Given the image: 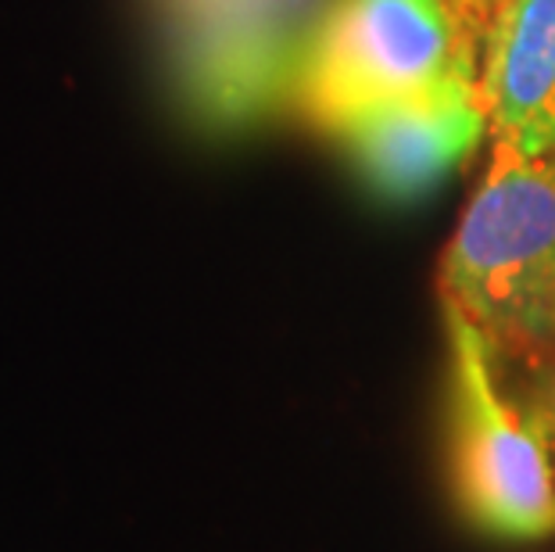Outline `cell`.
<instances>
[{"mask_svg":"<svg viewBox=\"0 0 555 552\" xmlns=\"http://www.w3.org/2000/svg\"><path fill=\"white\" fill-rule=\"evenodd\" d=\"M488 133L480 87L469 79L359 115L334 137L376 194L387 202H412L463 166Z\"/></svg>","mask_w":555,"mask_h":552,"instance_id":"277c9868","label":"cell"},{"mask_svg":"<svg viewBox=\"0 0 555 552\" xmlns=\"http://www.w3.org/2000/svg\"><path fill=\"white\" fill-rule=\"evenodd\" d=\"M548 158H552V162H555V151H552V155H548Z\"/></svg>","mask_w":555,"mask_h":552,"instance_id":"ba28073f","label":"cell"},{"mask_svg":"<svg viewBox=\"0 0 555 552\" xmlns=\"http://www.w3.org/2000/svg\"><path fill=\"white\" fill-rule=\"evenodd\" d=\"M448 4L459 8V11H466V8H488V11H491L494 0H448Z\"/></svg>","mask_w":555,"mask_h":552,"instance_id":"52a82bcc","label":"cell"},{"mask_svg":"<svg viewBox=\"0 0 555 552\" xmlns=\"http://www.w3.org/2000/svg\"><path fill=\"white\" fill-rule=\"evenodd\" d=\"M477 79L463 11L448 0H337L298 65L305 115L337 133L359 115Z\"/></svg>","mask_w":555,"mask_h":552,"instance_id":"3957f363","label":"cell"},{"mask_svg":"<svg viewBox=\"0 0 555 552\" xmlns=\"http://www.w3.org/2000/svg\"><path fill=\"white\" fill-rule=\"evenodd\" d=\"M448 345V474L477 531L509 542L555 535V477L538 416L509 395L499 351L455 305L441 301Z\"/></svg>","mask_w":555,"mask_h":552,"instance_id":"7a4b0ae2","label":"cell"},{"mask_svg":"<svg viewBox=\"0 0 555 552\" xmlns=\"http://www.w3.org/2000/svg\"><path fill=\"white\" fill-rule=\"evenodd\" d=\"M477 87L491 137L519 155L555 151V0H494Z\"/></svg>","mask_w":555,"mask_h":552,"instance_id":"5b68a950","label":"cell"},{"mask_svg":"<svg viewBox=\"0 0 555 552\" xmlns=\"http://www.w3.org/2000/svg\"><path fill=\"white\" fill-rule=\"evenodd\" d=\"M441 301L499 359L555 356V162L494 140L483 180L441 258Z\"/></svg>","mask_w":555,"mask_h":552,"instance_id":"6da1fadb","label":"cell"},{"mask_svg":"<svg viewBox=\"0 0 555 552\" xmlns=\"http://www.w3.org/2000/svg\"><path fill=\"white\" fill-rule=\"evenodd\" d=\"M530 387L519 398L530 406V413L538 416L541 434L548 445V460H552V477H555V356H545L538 362H530Z\"/></svg>","mask_w":555,"mask_h":552,"instance_id":"8992f818","label":"cell"}]
</instances>
